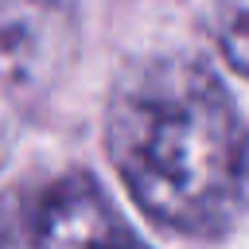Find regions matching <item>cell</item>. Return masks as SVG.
Returning <instances> with one entry per match:
<instances>
[{
  "instance_id": "6da1fadb",
  "label": "cell",
  "mask_w": 249,
  "mask_h": 249,
  "mask_svg": "<svg viewBox=\"0 0 249 249\" xmlns=\"http://www.w3.org/2000/svg\"><path fill=\"white\" fill-rule=\"evenodd\" d=\"M105 152L136 206L175 233H222L249 191V132L195 54H144L117 74Z\"/></svg>"
},
{
  "instance_id": "7a4b0ae2",
  "label": "cell",
  "mask_w": 249,
  "mask_h": 249,
  "mask_svg": "<svg viewBox=\"0 0 249 249\" xmlns=\"http://www.w3.org/2000/svg\"><path fill=\"white\" fill-rule=\"evenodd\" d=\"M0 249H148L82 171L35 187L0 226Z\"/></svg>"
},
{
  "instance_id": "3957f363",
  "label": "cell",
  "mask_w": 249,
  "mask_h": 249,
  "mask_svg": "<svg viewBox=\"0 0 249 249\" xmlns=\"http://www.w3.org/2000/svg\"><path fill=\"white\" fill-rule=\"evenodd\" d=\"M74 0H0V132L54 86L74 51Z\"/></svg>"
},
{
  "instance_id": "277c9868",
  "label": "cell",
  "mask_w": 249,
  "mask_h": 249,
  "mask_svg": "<svg viewBox=\"0 0 249 249\" xmlns=\"http://www.w3.org/2000/svg\"><path fill=\"white\" fill-rule=\"evenodd\" d=\"M214 31L230 66L249 78V0H218Z\"/></svg>"
}]
</instances>
